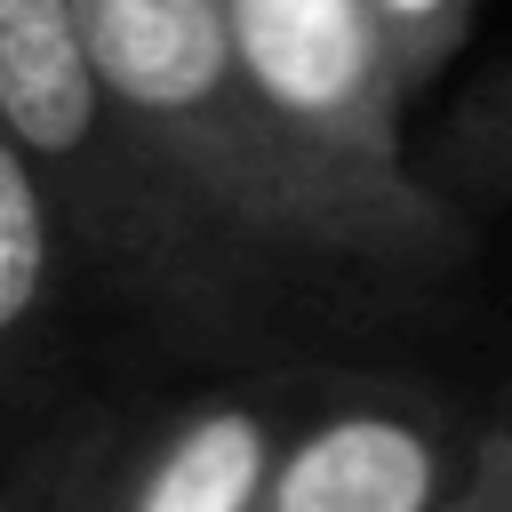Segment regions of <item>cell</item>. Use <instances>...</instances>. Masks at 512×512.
Listing matches in <instances>:
<instances>
[{
  "instance_id": "obj_1",
  "label": "cell",
  "mask_w": 512,
  "mask_h": 512,
  "mask_svg": "<svg viewBox=\"0 0 512 512\" xmlns=\"http://www.w3.org/2000/svg\"><path fill=\"white\" fill-rule=\"evenodd\" d=\"M80 16L152 176L264 304L432 288L472 256V216L432 176H352L264 104L224 0H80Z\"/></svg>"
},
{
  "instance_id": "obj_2",
  "label": "cell",
  "mask_w": 512,
  "mask_h": 512,
  "mask_svg": "<svg viewBox=\"0 0 512 512\" xmlns=\"http://www.w3.org/2000/svg\"><path fill=\"white\" fill-rule=\"evenodd\" d=\"M0 128L56 192L72 264L152 328L184 344H240L272 312L152 176L104 88L80 0H0Z\"/></svg>"
},
{
  "instance_id": "obj_3",
  "label": "cell",
  "mask_w": 512,
  "mask_h": 512,
  "mask_svg": "<svg viewBox=\"0 0 512 512\" xmlns=\"http://www.w3.org/2000/svg\"><path fill=\"white\" fill-rule=\"evenodd\" d=\"M232 48L264 104L336 168L376 184H416V72L384 32L376 0H224Z\"/></svg>"
},
{
  "instance_id": "obj_4",
  "label": "cell",
  "mask_w": 512,
  "mask_h": 512,
  "mask_svg": "<svg viewBox=\"0 0 512 512\" xmlns=\"http://www.w3.org/2000/svg\"><path fill=\"white\" fill-rule=\"evenodd\" d=\"M480 472V424L392 376H312L264 512H448Z\"/></svg>"
},
{
  "instance_id": "obj_5",
  "label": "cell",
  "mask_w": 512,
  "mask_h": 512,
  "mask_svg": "<svg viewBox=\"0 0 512 512\" xmlns=\"http://www.w3.org/2000/svg\"><path fill=\"white\" fill-rule=\"evenodd\" d=\"M312 376L240 368L120 424V512H264V480Z\"/></svg>"
},
{
  "instance_id": "obj_6",
  "label": "cell",
  "mask_w": 512,
  "mask_h": 512,
  "mask_svg": "<svg viewBox=\"0 0 512 512\" xmlns=\"http://www.w3.org/2000/svg\"><path fill=\"white\" fill-rule=\"evenodd\" d=\"M72 232L56 216V192L24 160V144L0 128V472L40 440V400L64 344V296H72Z\"/></svg>"
},
{
  "instance_id": "obj_7",
  "label": "cell",
  "mask_w": 512,
  "mask_h": 512,
  "mask_svg": "<svg viewBox=\"0 0 512 512\" xmlns=\"http://www.w3.org/2000/svg\"><path fill=\"white\" fill-rule=\"evenodd\" d=\"M120 424L104 408L48 424L0 472V512H120Z\"/></svg>"
},
{
  "instance_id": "obj_8",
  "label": "cell",
  "mask_w": 512,
  "mask_h": 512,
  "mask_svg": "<svg viewBox=\"0 0 512 512\" xmlns=\"http://www.w3.org/2000/svg\"><path fill=\"white\" fill-rule=\"evenodd\" d=\"M416 168H424L432 192H448L464 216L512 208V64H496V72L440 120V136L416 152Z\"/></svg>"
},
{
  "instance_id": "obj_9",
  "label": "cell",
  "mask_w": 512,
  "mask_h": 512,
  "mask_svg": "<svg viewBox=\"0 0 512 512\" xmlns=\"http://www.w3.org/2000/svg\"><path fill=\"white\" fill-rule=\"evenodd\" d=\"M384 32L400 40V64L416 72V88L464 48V24H472V0H376Z\"/></svg>"
},
{
  "instance_id": "obj_10",
  "label": "cell",
  "mask_w": 512,
  "mask_h": 512,
  "mask_svg": "<svg viewBox=\"0 0 512 512\" xmlns=\"http://www.w3.org/2000/svg\"><path fill=\"white\" fill-rule=\"evenodd\" d=\"M448 512H512V448L488 432V416H480V472Z\"/></svg>"
},
{
  "instance_id": "obj_11",
  "label": "cell",
  "mask_w": 512,
  "mask_h": 512,
  "mask_svg": "<svg viewBox=\"0 0 512 512\" xmlns=\"http://www.w3.org/2000/svg\"><path fill=\"white\" fill-rule=\"evenodd\" d=\"M488 432H496V440H504V448H512V384H504V400H496V408H488Z\"/></svg>"
}]
</instances>
